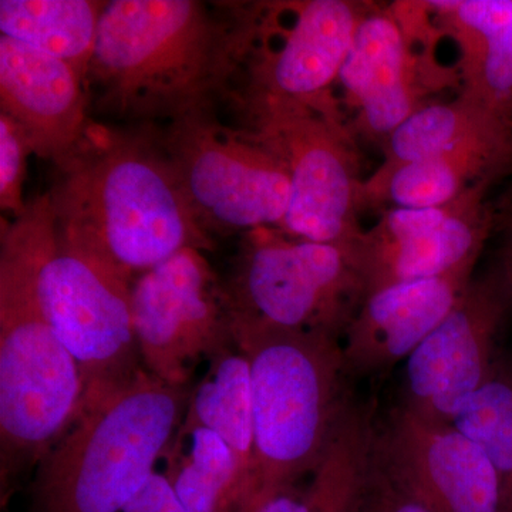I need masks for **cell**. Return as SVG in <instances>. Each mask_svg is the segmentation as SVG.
Wrapping results in <instances>:
<instances>
[{"mask_svg":"<svg viewBox=\"0 0 512 512\" xmlns=\"http://www.w3.org/2000/svg\"><path fill=\"white\" fill-rule=\"evenodd\" d=\"M56 168L47 194L57 237L131 284L181 249L211 251L156 137L93 123Z\"/></svg>","mask_w":512,"mask_h":512,"instance_id":"cell-1","label":"cell"},{"mask_svg":"<svg viewBox=\"0 0 512 512\" xmlns=\"http://www.w3.org/2000/svg\"><path fill=\"white\" fill-rule=\"evenodd\" d=\"M239 59L238 6L222 18L197 0H111L86 86L97 90L101 110L171 123L211 110Z\"/></svg>","mask_w":512,"mask_h":512,"instance_id":"cell-2","label":"cell"},{"mask_svg":"<svg viewBox=\"0 0 512 512\" xmlns=\"http://www.w3.org/2000/svg\"><path fill=\"white\" fill-rule=\"evenodd\" d=\"M55 229L49 194L2 225L0 242V495L16 485L72 426L82 377L40 305V262Z\"/></svg>","mask_w":512,"mask_h":512,"instance_id":"cell-3","label":"cell"},{"mask_svg":"<svg viewBox=\"0 0 512 512\" xmlns=\"http://www.w3.org/2000/svg\"><path fill=\"white\" fill-rule=\"evenodd\" d=\"M231 329L251 366L252 501L315 473L352 397L342 340L335 336L239 322Z\"/></svg>","mask_w":512,"mask_h":512,"instance_id":"cell-4","label":"cell"},{"mask_svg":"<svg viewBox=\"0 0 512 512\" xmlns=\"http://www.w3.org/2000/svg\"><path fill=\"white\" fill-rule=\"evenodd\" d=\"M190 393L146 372L77 417L33 473L30 512H123L167 453Z\"/></svg>","mask_w":512,"mask_h":512,"instance_id":"cell-5","label":"cell"},{"mask_svg":"<svg viewBox=\"0 0 512 512\" xmlns=\"http://www.w3.org/2000/svg\"><path fill=\"white\" fill-rule=\"evenodd\" d=\"M251 134L275 154L291 180L281 231L348 249L362 232L359 157L339 101L264 100L241 104Z\"/></svg>","mask_w":512,"mask_h":512,"instance_id":"cell-6","label":"cell"},{"mask_svg":"<svg viewBox=\"0 0 512 512\" xmlns=\"http://www.w3.org/2000/svg\"><path fill=\"white\" fill-rule=\"evenodd\" d=\"M224 288L231 322L340 340L366 298L349 249L276 228L244 234Z\"/></svg>","mask_w":512,"mask_h":512,"instance_id":"cell-7","label":"cell"},{"mask_svg":"<svg viewBox=\"0 0 512 512\" xmlns=\"http://www.w3.org/2000/svg\"><path fill=\"white\" fill-rule=\"evenodd\" d=\"M37 288L47 320L79 367L83 394L77 417L146 373L134 330L133 284L64 244L56 224L43 251Z\"/></svg>","mask_w":512,"mask_h":512,"instance_id":"cell-8","label":"cell"},{"mask_svg":"<svg viewBox=\"0 0 512 512\" xmlns=\"http://www.w3.org/2000/svg\"><path fill=\"white\" fill-rule=\"evenodd\" d=\"M156 140L208 234L282 228L288 170L248 131L224 126L208 110L171 121Z\"/></svg>","mask_w":512,"mask_h":512,"instance_id":"cell-9","label":"cell"},{"mask_svg":"<svg viewBox=\"0 0 512 512\" xmlns=\"http://www.w3.org/2000/svg\"><path fill=\"white\" fill-rule=\"evenodd\" d=\"M365 3L298 0L244 6L239 104L264 100L302 103L333 96Z\"/></svg>","mask_w":512,"mask_h":512,"instance_id":"cell-10","label":"cell"},{"mask_svg":"<svg viewBox=\"0 0 512 512\" xmlns=\"http://www.w3.org/2000/svg\"><path fill=\"white\" fill-rule=\"evenodd\" d=\"M131 308L144 369L161 382L190 386L201 359L234 345L224 284L201 249H181L136 279Z\"/></svg>","mask_w":512,"mask_h":512,"instance_id":"cell-11","label":"cell"},{"mask_svg":"<svg viewBox=\"0 0 512 512\" xmlns=\"http://www.w3.org/2000/svg\"><path fill=\"white\" fill-rule=\"evenodd\" d=\"M433 30L426 2L367 6L338 77L346 106L355 110L357 131L386 141L430 104L424 96L448 77L430 50L419 53V43Z\"/></svg>","mask_w":512,"mask_h":512,"instance_id":"cell-12","label":"cell"},{"mask_svg":"<svg viewBox=\"0 0 512 512\" xmlns=\"http://www.w3.org/2000/svg\"><path fill=\"white\" fill-rule=\"evenodd\" d=\"M512 309L497 268L471 279L453 311L407 359L400 406L451 424L500 360L498 339Z\"/></svg>","mask_w":512,"mask_h":512,"instance_id":"cell-13","label":"cell"},{"mask_svg":"<svg viewBox=\"0 0 512 512\" xmlns=\"http://www.w3.org/2000/svg\"><path fill=\"white\" fill-rule=\"evenodd\" d=\"M490 187L477 185L440 207L383 211L348 248L366 296L386 286L477 264L494 227V212L485 200Z\"/></svg>","mask_w":512,"mask_h":512,"instance_id":"cell-14","label":"cell"},{"mask_svg":"<svg viewBox=\"0 0 512 512\" xmlns=\"http://www.w3.org/2000/svg\"><path fill=\"white\" fill-rule=\"evenodd\" d=\"M377 443L433 512H510L500 476L453 424L431 423L402 406L390 412Z\"/></svg>","mask_w":512,"mask_h":512,"instance_id":"cell-15","label":"cell"},{"mask_svg":"<svg viewBox=\"0 0 512 512\" xmlns=\"http://www.w3.org/2000/svg\"><path fill=\"white\" fill-rule=\"evenodd\" d=\"M0 107L22 128L33 154L64 163L83 143L86 80L70 64L0 35Z\"/></svg>","mask_w":512,"mask_h":512,"instance_id":"cell-16","label":"cell"},{"mask_svg":"<svg viewBox=\"0 0 512 512\" xmlns=\"http://www.w3.org/2000/svg\"><path fill=\"white\" fill-rule=\"evenodd\" d=\"M476 264L436 278L400 282L369 293L342 339L348 375L386 372L409 359L424 339L453 311Z\"/></svg>","mask_w":512,"mask_h":512,"instance_id":"cell-17","label":"cell"},{"mask_svg":"<svg viewBox=\"0 0 512 512\" xmlns=\"http://www.w3.org/2000/svg\"><path fill=\"white\" fill-rule=\"evenodd\" d=\"M512 171V123L498 120L436 156L404 165L362 198V208L440 207Z\"/></svg>","mask_w":512,"mask_h":512,"instance_id":"cell-18","label":"cell"},{"mask_svg":"<svg viewBox=\"0 0 512 512\" xmlns=\"http://www.w3.org/2000/svg\"><path fill=\"white\" fill-rule=\"evenodd\" d=\"M457 47L458 94L512 120V0L427 2Z\"/></svg>","mask_w":512,"mask_h":512,"instance_id":"cell-19","label":"cell"},{"mask_svg":"<svg viewBox=\"0 0 512 512\" xmlns=\"http://www.w3.org/2000/svg\"><path fill=\"white\" fill-rule=\"evenodd\" d=\"M181 427L210 430L231 448L247 478L251 498L255 466L254 394L248 357L235 342L208 359L207 372L191 387Z\"/></svg>","mask_w":512,"mask_h":512,"instance_id":"cell-20","label":"cell"},{"mask_svg":"<svg viewBox=\"0 0 512 512\" xmlns=\"http://www.w3.org/2000/svg\"><path fill=\"white\" fill-rule=\"evenodd\" d=\"M163 460L188 512H241L247 504L249 485L237 457L212 431L180 426Z\"/></svg>","mask_w":512,"mask_h":512,"instance_id":"cell-21","label":"cell"},{"mask_svg":"<svg viewBox=\"0 0 512 512\" xmlns=\"http://www.w3.org/2000/svg\"><path fill=\"white\" fill-rule=\"evenodd\" d=\"M100 0H2L0 33L56 57L87 79L101 16Z\"/></svg>","mask_w":512,"mask_h":512,"instance_id":"cell-22","label":"cell"},{"mask_svg":"<svg viewBox=\"0 0 512 512\" xmlns=\"http://www.w3.org/2000/svg\"><path fill=\"white\" fill-rule=\"evenodd\" d=\"M498 120L512 123L507 117L461 94L454 100L433 101L421 107L384 141L383 163L363 181L360 204L363 195L379 187L400 167L436 156Z\"/></svg>","mask_w":512,"mask_h":512,"instance_id":"cell-23","label":"cell"},{"mask_svg":"<svg viewBox=\"0 0 512 512\" xmlns=\"http://www.w3.org/2000/svg\"><path fill=\"white\" fill-rule=\"evenodd\" d=\"M376 433L372 407L352 399L312 474L311 512H360Z\"/></svg>","mask_w":512,"mask_h":512,"instance_id":"cell-24","label":"cell"},{"mask_svg":"<svg viewBox=\"0 0 512 512\" xmlns=\"http://www.w3.org/2000/svg\"><path fill=\"white\" fill-rule=\"evenodd\" d=\"M454 427L487 456L512 512V359L501 356L487 382L461 407Z\"/></svg>","mask_w":512,"mask_h":512,"instance_id":"cell-25","label":"cell"},{"mask_svg":"<svg viewBox=\"0 0 512 512\" xmlns=\"http://www.w3.org/2000/svg\"><path fill=\"white\" fill-rule=\"evenodd\" d=\"M360 512H433L387 460L377 443V433L363 485Z\"/></svg>","mask_w":512,"mask_h":512,"instance_id":"cell-26","label":"cell"},{"mask_svg":"<svg viewBox=\"0 0 512 512\" xmlns=\"http://www.w3.org/2000/svg\"><path fill=\"white\" fill-rule=\"evenodd\" d=\"M30 154L33 151L22 128L0 111V208L13 218L25 214L28 208L23 183Z\"/></svg>","mask_w":512,"mask_h":512,"instance_id":"cell-27","label":"cell"},{"mask_svg":"<svg viewBox=\"0 0 512 512\" xmlns=\"http://www.w3.org/2000/svg\"><path fill=\"white\" fill-rule=\"evenodd\" d=\"M123 512H188L164 473L154 471Z\"/></svg>","mask_w":512,"mask_h":512,"instance_id":"cell-28","label":"cell"},{"mask_svg":"<svg viewBox=\"0 0 512 512\" xmlns=\"http://www.w3.org/2000/svg\"><path fill=\"white\" fill-rule=\"evenodd\" d=\"M241 512H311L309 485L292 484L249 501Z\"/></svg>","mask_w":512,"mask_h":512,"instance_id":"cell-29","label":"cell"},{"mask_svg":"<svg viewBox=\"0 0 512 512\" xmlns=\"http://www.w3.org/2000/svg\"><path fill=\"white\" fill-rule=\"evenodd\" d=\"M504 204L505 234L497 269L503 278L512 305V201H505Z\"/></svg>","mask_w":512,"mask_h":512,"instance_id":"cell-30","label":"cell"},{"mask_svg":"<svg viewBox=\"0 0 512 512\" xmlns=\"http://www.w3.org/2000/svg\"><path fill=\"white\" fill-rule=\"evenodd\" d=\"M508 200H512V190L510 192V197H508Z\"/></svg>","mask_w":512,"mask_h":512,"instance_id":"cell-31","label":"cell"}]
</instances>
